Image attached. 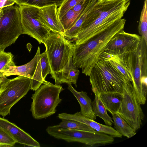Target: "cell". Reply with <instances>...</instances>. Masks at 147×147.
I'll list each match as a JSON object with an SVG mask.
<instances>
[{"label":"cell","instance_id":"cell-1","mask_svg":"<svg viewBox=\"0 0 147 147\" xmlns=\"http://www.w3.org/2000/svg\"><path fill=\"white\" fill-rule=\"evenodd\" d=\"M125 22V19L121 18L87 40L80 44L74 43L73 65L82 68V73L89 76L110 40L117 32L123 29Z\"/></svg>","mask_w":147,"mask_h":147},{"label":"cell","instance_id":"cell-2","mask_svg":"<svg viewBox=\"0 0 147 147\" xmlns=\"http://www.w3.org/2000/svg\"><path fill=\"white\" fill-rule=\"evenodd\" d=\"M45 47L51 71V77L55 84H68L69 70L73 65L74 44L63 35L50 32L42 42Z\"/></svg>","mask_w":147,"mask_h":147},{"label":"cell","instance_id":"cell-3","mask_svg":"<svg viewBox=\"0 0 147 147\" xmlns=\"http://www.w3.org/2000/svg\"><path fill=\"white\" fill-rule=\"evenodd\" d=\"M147 44L142 38L137 48L117 55L122 59L132 78V84L140 105L145 104L147 91Z\"/></svg>","mask_w":147,"mask_h":147},{"label":"cell","instance_id":"cell-4","mask_svg":"<svg viewBox=\"0 0 147 147\" xmlns=\"http://www.w3.org/2000/svg\"><path fill=\"white\" fill-rule=\"evenodd\" d=\"M89 76L92 91L100 93H122L127 78L110 61L100 57L94 65Z\"/></svg>","mask_w":147,"mask_h":147},{"label":"cell","instance_id":"cell-5","mask_svg":"<svg viewBox=\"0 0 147 147\" xmlns=\"http://www.w3.org/2000/svg\"><path fill=\"white\" fill-rule=\"evenodd\" d=\"M64 89L61 85L50 83L44 84L35 90L31 97L30 111L33 117L36 119H41L55 114L62 100L59 94Z\"/></svg>","mask_w":147,"mask_h":147},{"label":"cell","instance_id":"cell-6","mask_svg":"<svg viewBox=\"0 0 147 147\" xmlns=\"http://www.w3.org/2000/svg\"><path fill=\"white\" fill-rule=\"evenodd\" d=\"M32 81L24 76L11 79L5 77L0 84V115L4 117L10 114L12 107L31 89Z\"/></svg>","mask_w":147,"mask_h":147},{"label":"cell","instance_id":"cell-7","mask_svg":"<svg viewBox=\"0 0 147 147\" xmlns=\"http://www.w3.org/2000/svg\"><path fill=\"white\" fill-rule=\"evenodd\" d=\"M0 19V49H5L14 43L23 31L20 9L16 4L3 8Z\"/></svg>","mask_w":147,"mask_h":147},{"label":"cell","instance_id":"cell-8","mask_svg":"<svg viewBox=\"0 0 147 147\" xmlns=\"http://www.w3.org/2000/svg\"><path fill=\"white\" fill-rule=\"evenodd\" d=\"M122 94V100L117 113L136 131L142 125L144 115L137 99L132 82L127 78L124 81Z\"/></svg>","mask_w":147,"mask_h":147},{"label":"cell","instance_id":"cell-9","mask_svg":"<svg viewBox=\"0 0 147 147\" xmlns=\"http://www.w3.org/2000/svg\"><path fill=\"white\" fill-rule=\"evenodd\" d=\"M19 6L23 34L35 38L40 44L51 30L40 20V8L26 5Z\"/></svg>","mask_w":147,"mask_h":147},{"label":"cell","instance_id":"cell-10","mask_svg":"<svg viewBox=\"0 0 147 147\" xmlns=\"http://www.w3.org/2000/svg\"><path fill=\"white\" fill-rule=\"evenodd\" d=\"M40 54V48L38 47L35 55L30 61L22 65L10 66L7 69L1 71V76L8 77L16 75L30 78L32 79L31 89L33 91L37 90L42 84L50 83L42 78Z\"/></svg>","mask_w":147,"mask_h":147},{"label":"cell","instance_id":"cell-11","mask_svg":"<svg viewBox=\"0 0 147 147\" xmlns=\"http://www.w3.org/2000/svg\"><path fill=\"white\" fill-rule=\"evenodd\" d=\"M46 130L50 136L68 142H77L93 146L96 144H102L103 141L102 133L96 131L58 128L55 125L48 127Z\"/></svg>","mask_w":147,"mask_h":147},{"label":"cell","instance_id":"cell-12","mask_svg":"<svg viewBox=\"0 0 147 147\" xmlns=\"http://www.w3.org/2000/svg\"><path fill=\"white\" fill-rule=\"evenodd\" d=\"M141 39V36L127 33L122 29L110 40L103 52L119 55L131 52L137 48Z\"/></svg>","mask_w":147,"mask_h":147},{"label":"cell","instance_id":"cell-13","mask_svg":"<svg viewBox=\"0 0 147 147\" xmlns=\"http://www.w3.org/2000/svg\"><path fill=\"white\" fill-rule=\"evenodd\" d=\"M127 9L114 13L105 18L98 17L93 21L82 28L77 35L74 44L82 43L104 31L122 18Z\"/></svg>","mask_w":147,"mask_h":147},{"label":"cell","instance_id":"cell-14","mask_svg":"<svg viewBox=\"0 0 147 147\" xmlns=\"http://www.w3.org/2000/svg\"><path fill=\"white\" fill-rule=\"evenodd\" d=\"M58 118L62 119L75 120L84 123L94 129L96 131L111 136L113 138H121L122 135L111 126L104 125L97 122L82 115L80 112L73 114L66 113L59 114Z\"/></svg>","mask_w":147,"mask_h":147},{"label":"cell","instance_id":"cell-15","mask_svg":"<svg viewBox=\"0 0 147 147\" xmlns=\"http://www.w3.org/2000/svg\"><path fill=\"white\" fill-rule=\"evenodd\" d=\"M57 7L55 4L40 8L39 16L41 22L51 31L63 35L65 30L58 14Z\"/></svg>","mask_w":147,"mask_h":147},{"label":"cell","instance_id":"cell-16","mask_svg":"<svg viewBox=\"0 0 147 147\" xmlns=\"http://www.w3.org/2000/svg\"><path fill=\"white\" fill-rule=\"evenodd\" d=\"M0 127L7 132L17 143L31 147L40 146L39 142L29 134L7 119L0 117Z\"/></svg>","mask_w":147,"mask_h":147},{"label":"cell","instance_id":"cell-17","mask_svg":"<svg viewBox=\"0 0 147 147\" xmlns=\"http://www.w3.org/2000/svg\"><path fill=\"white\" fill-rule=\"evenodd\" d=\"M68 89L76 98L80 107V113L83 116L93 120L96 119L93 112L92 101L87 92L82 91L78 92L72 87L71 84H68Z\"/></svg>","mask_w":147,"mask_h":147},{"label":"cell","instance_id":"cell-18","mask_svg":"<svg viewBox=\"0 0 147 147\" xmlns=\"http://www.w3.org/2000/svg\"><path fill=\"white\" fill-rule=\"evenodd\" d=\"M97 0H87L85 6L80 12L76 22L70 28L65 31L63 35L71 42L74 41L81 26L92 9Z\"/></svg>","mask_w":147,"mask_h":147},{"label":"cell","instance_id":"cell-19","mask_svg":"<svg viewBox=\"0 0 147 147\" xmlns=\"http://www.w3.org/2000/svg\"><path fill=\"white\" fill-rule=\"evenodd\" d=\"M100 94L101 99L107 110L111 114L117 113L122 100V93L105 92Z\"/></svg>","mask_w":147,"mask_h":147},{"label":"cell","instance_id":"cell-20","mask_svg":"<svg viewBox=\"0 0 147 147\" xmlns=\"http://www.w3.org/2000/svg\"><path fill=\"white\" fill-rule=\"evenodd\" d=\"M93 92L95 95V98L92 101L94 113L95 116L102 118L107 125L111 126L113 123L112 118L108 115L107 110L100 97V93L96 91Z\"/></svg>","mask_w":147,"mask_h":147},{"label":"cell","instance_id":"cell-21","mask_svg":"<svg viewBox=\"0 0 147 147\" xmlns=\"http://www.w3.org/2000/svg\"><path fill=\"white\" fill-rule=\"evenodd\" d=\"M111 114L114 127L117 132L127 138H131L136 134V131L127 124L117 113Z\"/></svg>","mask_w":147,"mask_h":147},{"label":"cell","instance_id":"cell-22","mask_svg":"<svg viewBox=\"0 0 147 147\" xmlns=\"http://www.w3.org/2000/svg\"><path fill=\"white\" fill-rule=\"evenodd\" d=\"M99 57L106 59L110 61L126 78L132 82L131 77L125 64L118 56L102 52Z\"/></svg>","mask_w":147,"mask_h":147},{"label":"cell","instance_id":"cell-23","mask_svg":"<svg viewBox=\"0 0 147 147\" xmlns=\"http://www.w3.org/2000/svg\"><path fill=\"white\" fill-rule=\"evenodd\" d=\"M18 5H26L39 8L56 4L59 7L63 0H13Z\"/></svg>","mask_w":147,"mask_h":147},{"label":"cell","instance_id":"cell-24","mask_svg":"<svg viewBox=\"0 0 147 147\" xmlns=\"http://www.w3.org/2000/svg\"><path fill=\"white\" fill-rule=\"evenodd\" d=\"M59 124L55 125L58 128H69L77 130L94 131H96L88 126L78 121L70 119H62Z\"/></svg>","mask_w":147,"mask_h":147},{"label":"cell","instance_id":"cell-25","mask_svg":"<svg viewBox=\"0 0 147 147\" xmlns=\"http://www.w3.org/2000/svg\"><path fill=\"white\" fill-rule=\"evenodd\" d=\"M138 29L142 38L147 44V0L144 1Z\"/></svg>","mask_w":147,"mask_h":147},{"label":"cell","instance_id":"cell-26","mask_svg":"<svg viewBox=\"0 0 147 147\" xmlns=\"http://www.w3.org/2000/svg\"><path fill=\"white\" fill-rule=\"evenodd\" d=\"M80 13H77L71 9L59 18L65 32L74 25L78 19Z\"/></svg>","mask_w":147,"mask_h":147},{"label":"cell","instance_id":"cell-27","mask_svg":"<svg viewBox=\"0 0 147 147\" xmlns=\"http://www.w3.org/2000/svg\"><path fill=\"white\" fill-rule=\"evenodd\" d=\"M4 49H0V71L9 69L10 66H16L13 61V55L7 52Z\"/></svg>","mask_w":147,"mask_h":147},{"label":"cell","instance_id":"cell-28","mask_svg":"<svg viewBox=\"0 0 147 147\" xmlns=\"http://www.w3.org/2000/svg\"><path fill=\"white\" fill-rule=\"evenodd\" d=\"M16 143L7 132L0 127V147L13 146Z\"/></svg>","mask_w":147,"mask_h":147},{"label":"cell","instance_id":"cell-29","mask_svg":"<svg viewBox=\"0 0 147 147\" xmlns=\"http://www.w3.org/2000/svg\"><path fill=\"white\" fill-rule=\"evenodd\" d=\"M82 0H63L59 8L57 13L59 18L68 10Z\"/></svg>","mask_w":147,"mask_h":147},{"label":"cell","instance_id":"cell-30","mask_svg":"<svg viewBox=\"0 0 147 147\" xmlns=\"http://www.w3.org/2000/svg\"><path fill=\"white\" fill-rule=\"evenodd\" d=\"M40 61L42 70V76L43 79L45 80L47 76L51 74V71L48 61L46 51L40 54Z\"/></svg>","mask_w":147,"mask_h":147},{"label":"cell","instance_id":"cell-31","mask_svg":"<svg viewBox=\"0 0 147 147\" xmlns=\"http://www.w3.org/2000/svg\"><path fill=\"white\" fill-rule=\"evenodd\" d=\"M79 73L80 71L78 69V68L73 65L70 68L69 71L67 84H74L76 87H77V82Z\"/></svg>","mask_w":147,"mask_h":147},{"label":"cell","instance_id":"cell-32","mask_svg":"<svg viewBox=\"0 0 147 147\" xmlns=\"http://www.w3.org/2000/svg\"><path fill=\"white\" fill-rule=\"evenodd\" d=\"M87 0H82L73 7L71 9L78 13H80L86 4Z\"/></svg>","mask_w":147,"mask_h":147},{"label":"cell","instance_id":"cell-33","mask_svg":"<svg viewBox=\"0 0 147 147\" xmlns=\"http://www.w3.org/2000/svg\"><path fill=\"white\" fill-rule=\"evenodd\" d=\"M15 3L13 0H0V11L3 8L13 5Z\"/></svg>","mask_w":147,"mask_h":147},{"label":"cell","instance_id":"cell-34","mask_svg":"<svg viewBox=\"0 0 147 147\" xmlns=\"http://www.w3.org/2000/svg\"><path fill=\"white\" fill-rule=\"evenodd\" d=\"M5 76H1V74H0V84L2 82L3 80L5 78Z\"/></svg>","mask_w":147,"mask_h":147},{"label":"cell","instance_id":"cell-35","mask_svg":"<svg viewBox=\"0 0 147 147\" xmlns=\"http://www.w3.org/2000/svg\"><path fill=\"white\" fill-rule=\"evenodd\" d=\"M3 14V10H2L1 11H0V19L2 17Z\"/></svg>","mask_w":147,"mask_h":147}]
</instances>
